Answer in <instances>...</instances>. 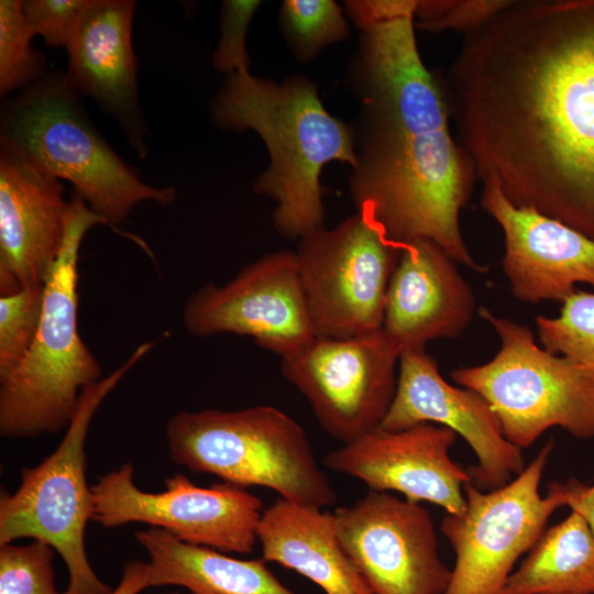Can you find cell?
<instances>
[{"instance_id":"obj_1","label":"cell","mask_w":594,"mask_h":594,"mask_svg":"<svg viewBox=\"0 0 594 594\" xmlns=\"http://www.w3.org/2000/svg\"><path fill=\"white\" fill-rule=\"evenodd\" d=\"M447 87L476 176L594 240V0H512Z\"/></svg>"},{"instance_id":"obj_2","label":"cell","mask_w":594,"mask_h":594,"mask_svg":"<svg viewBox=\"0 0 594 594\" xmlns=\"http://www.w3.org/2000/svg\"><path fill=\"white\" fill-rule=\"evenodd\" d=\"M417 0H362L350 18L361 31L350 80L361 103L356 165L349 189L356 211L395 244H438L455 263L471 255L460 228L477 177L450 130L443 86L428 70L415 35Z\"/></svg>"},{"instance_id":"obj_3","label":"cell","mask_w":594,"mask_h":594,"mask_svg":"<svg viewBox=\"0 0 594 594\" xmlns=\"http://www.w3.org/2000/svg\"><path fill=\"white\" fill-rule=\"evenodd\" d=\"M210 118L218 129L253 130L263 140L270 164L252 189L276 204L279 235L300 240L324 227L320 175L333 161L355 167V134L327 111L311 80L293 75L277 84L233 73L212 99Z\"/></svg>"},{"instance_id":"obj_4","label":"cell","mask_w":594,"mask_h":594,"mask_svg":"<svg viewBox=\"0 0 594 594\" xmlns=\"http://www.w3.org/2000/svg\"><path fill=\"white\" fill-rule=\"evenodd\" d=\"M0 148L57 179L73 184L88 207L119 234L117 226L144 201L170 205L176 190L145 184L109 145L85 111L66 73L48 72L4 100Z\"/></svg>"},{"instance_id":"obj_5","label":"cell","mask_w":594,"mask_h":594,"mask_svg":"<svg viewBox=\"0 0 594 594\" xmlns=\"http://www.w3.org/2000/svg\"><path fill=\"white\" fill-rule=\"evenodd\" d=\"M109 226L75 191L62 250L44 286L41 323L19 365L0 380V435L29 439L66 430L102 367L78 330V260L87 232Z\"/></svg>"},{"instance_id":"obj_6","label":"cell","mask_w":594,"mask_h":594,"mask_svg":"<svg viewBox=\"0 0 594 594\" xmlns=\"http://www.w3.org/2000/svg\"><path fill=\"white\" fill-rule=\"evenodd\" d=\"M173 462L240 486H263L286 501L323 508L337 493L302 427L280 409L254 406L174 415L166 428Z\"/></svg>"},{"instance_id":"obj_7","label":"cell","mask_w":594,"mask_h":594,"mask_svg":"<svg viewBox=\"0 0 594 594\" xmlns=\"http://www.w3.org/2000/svg\"><path fill=\"white\" fill-rule=\"evenodd\" d=\"M154 344H139L123 364L87 387L56 449L37 465L22 468L14 493L1 492L0 544L31 538L52 546L68 571L64 594L112 592L96 575L85 547L86 526L94 513V494L86 477V440L102 402Z\"/></svg>"},{"instance_id":"obj_8","label":"cell","mask_w":594,"mask_h":594,"mask_svg":"<svg viewBox=\"0 0 594 594\" xmlns=\"http://www.w3.org/2000/svg\"><path fill=\"white\" fill-rule=\"evenodd\" d=\"M479 315L498 336L499 350L488 362L454 369L450 376L490 403L505 438L519 449L552 427L578 439L594 438V378L566 358L539 348L525 324L483 306Z\"/></svg>"},{"instance_id":"obj_9","label":"cell","mask_w":594,"mask_h":594,"mask_svg":"<svg viewBox=\"0 0 594 594\" xmlns=\"http://www.w3.org/2000/svg\"><path fill=\"white\" fill-rule=\"evenodd\" d=\"M554 449L549 440L512 482L493 491L464 485L465 510L446 514L440 531L455 562L443 594H502L517 560L544 532L550 516L568 506L570 483L552 482L542 497L540 482Z\"/></svg>"},{"instance_id":"obj_10","label":"cell","mask_w":594,"mask_h":594,"mask_svg":"<svg viewBox=\"0 0 594 594\" xmlns=\"http://www.w3.org/2000/svg\"><path fill=\"white\" fill-rule=\"evenodd\" d=\"M300 283L316 338L346 339L382 329L402 246L356 211L299 240Z\"/></svg>"},{"instance_id":"obj_11","label":"cell","mask_w":594,"mask_h":594,"mask_svg":"<svg viewBox=\"0 0 594 594\" xmlns=\"http://www.w3.org/2000/svg\"><path fill=\"white\" fill-rule=\"evenodd\" d=\"M131 462L98 477L91 485V520L103 528L143 522L190 544L249 554L257 541L263 502L226 482L200 487L182 473L165 480L166 490L151 493L133 482Z\"/></svg>"},{"instance_id":"obj_12","label":"cell","mask_w":594,"mask_h":594,"mask_svg":"<svg viewBox=\"0 0 594 594\" xmlns=\"http://www.w3.org/2000/svg\"><path fill=\"white\" fill-rule=\"evenodd\" d=\"M398 351L382 330L315 338L282 360V373L308 400L320 427L342 444L376 429L396 393Z\"/></svg>"},{"instance_id":"obj_13","label":"cell","mask_w":594,"mask_h":594,"mask_svg":"<svg viewBox=\"0 0 594 594\" xmlns=\"http://www.w3.org/2000/svg\"><path fill=\"white\" fill-rule=\"evenodd\" d=\"M183 320L195 337H251L282 360L316 338L292 250L263 255L223 285H204L187 299Z\"/></svg>"},{"instance_id":"obj_14","label":"cell","mask_w":594,"mask_h":594,"mask_svg":"<svg viewBox=\"0 0 594 594\" xmlns=\"http://www.w3.org/2000/svg\"><path fill=\"white\" fill-rule=\"evenodd\" d=\"M339 540L373 594H443L451 570L439 556L430 513L369 491L334 513Z\"/></svg>"},{"instance_id":"obj_15","label":"cell","mask_w":594,"mask_h":594,"mask_svg":"<svg viewBox=\"0 0 594 594\" xmlns=\"http://www.w3.org/2000/svg\"><path fill=\"white\" fill-rule=\"evenodd\" d=\"M422 422L444 426L468 442L477 464L466 469L481 491L503 487L526 468L521 449L505 438L483 396L446 382L425 349L407 350L399 355L396 393L378 428L397 431Z\"/></svg>"},{"instance_id":"obj_16","label":"cell","mask_w":594,"mask_h":594,"mask_svg":"<svg viewBox=\"0 0 594 594\" xmlns=\"http://www.w3.org/2000/svg\"><path fill=\"white\" fill-rule=\"evenodd\" d=\"M455 440L453 430L431 422L397 431L376 428L328 453L324 464L363 482L369 491L397 492L408 502L461 515L471 477L450 457Z\"/></svg>"},{"instance_id":"obj_17","label":"cell","mask_w":594,"mask_h":594,"mask_svg":"<svg viewBox=\"0 0 594 594\" xmlns=\"http://www.w3.org/2000/svg\"><path fill=\"white\" fill-rule=\"evenodd\" d=\"M482 209L501 227L504 273L524 302L564 301L579 283L594 286V240L529 208L517 207L494 180H484Z\"/></svg>"},{"instance_id":"obj_18","label":"cell","mask_w":594,"mask_h":594,"mask_svg":"<svg viewBox=\"0 0 594 594\" xmlns=\"http://www.w3.org/2000/svg\"><path fill=\"white\" fill-rule=\"evenodd\" d=\"M68 210L61 179L0 148V296L45 285Z\"/></svg>"},{"instance_id":"obj_19","label":"cell","mask_w":594,"mask_h":594,"mask_svg":"<svg viewBox=\"0 0 594 594\" xmlns=\"http://www.w3.org/2000/svg\"><path fill=\"white\" fill-rule=\"evenodd\" d=\"M133 0H91L68 43L66 77L79 96L94 99L122 129L141 160L148 154L139 103L132 46Z\"/></svg>"},{"instance_id":"obj_20","label":"cell","mask_w":594,"mask_h":594,"mask_svg":"<svg viewBox=\"0 0 594 594\" xmlns=\"http://www.w3.org/2000/svg\"><path fill=\"white\" fill-rule=\"evenodd\" d=\"M474 310L470 285L438 244L419 239L402 246L381 329L399 355L436 339L459 337Z\"/></svg>"},{"instance_id":"obj_21","label":"cell","mask_w":594,"mask_h":594,"mask_svg":"<svg viewBox=\"0 0 594 594\" xmlns=\"http://www.w3.org/2000/svg\"><path fill=\"white\" fill-rule=\"evenodd\" d=\"M278 498L263 510L257 541L262 559L292 569L326 594H373L343 549L333 514Z\"/></svg>"},{"instance_id":"obj_22","label":"cell","mask_w":594,"mask_h":594,"mask_svg":"<svg viewBox=\"0 0 594 594\" xmlns=\"http://www.w3.org/2000/svg\"><path fill=\"white\" fill-rule=\"evenodd\" d=\"M134 537L150 557V586L177 585L191 594H294L262 558H232L154 527L139 530Z\"/></svg>"},{"instance_id":"obj_23","label":"cell","mask_w":594,"mask_h":594,"mask_svg":"<svg viewBox=\"0 0 594 594\" xmlns=\"http://www.w3.org/2000/svg\"><path fill=\"white\" fill-rule=\"evenodd\" d=\"M502 594H594V534L579 513L546 529Z\"/></svg>"},{"instance_id":"obj_24","label":"cell","mask_w":594,"mask_h":594,"mask_svg":"<svg viewBox=\"0 0 594 594\" xmlns=\"http://www.w3.org/2000/svg\"><path fill=\"white\" fill-rule=\"evenodd\" d=\"M561 304L558 317L536 318L539 342L594 378V293L575 289Z\"/></svg>"},{"instance_id":"obj_25","label":"cell","mask_w":594,"mask_h":594,"mask_svg":"<svg viewBox=\"0 0 594 594\" xmlns=\"http://www.w3.org/2000/svg\"><path fill=\"white\" fill-rule=\"evenodd\" d=\"M279 24L289 48L302 63L312 61L322 48L349 34L343 11L332 0H286Z\"/></svg>"},{"instance_id":"obj_26","label":"cell","mask_w":594,"mask_h":594,"mask_svg":"<svg viewBox=\"0 0 594 594\" xmlns=\"http://www.w3.org/2000/svg\"><path fill=\"white\" fill-rule=\"evenodd\" d=\"M21 0L0 1V95L21 91L50 70L44 55L32 45Z\"/></svg>"},{"instance_id":"obj_27","label":"cell","mask_w":594,"mask_h":594,"mask_svg":"<svg viewBox=\"0 0 594 594\" xmlns=\"http://www.w3.org/2000/svg\"><path fill=\"white\" fill-rule=\"evenodd\" d=\"M44 286L0 296V380L19 365L35 339L43 312Z\"/></svg>"},{"instance_id":"obj_28","label":"cell","mask_w":594,"mask_h":594,"mask_svg":"<svg viewBox=\"0 0 594 594\" xmlns=\"http://www.w3.org/2000/svg\"><path fill=\"white\" fill-rule=\"evenodd\" d=\"M55 552L38 540L0 544V594H59L54 580Z\"/></svg>"},{"instance_id":"obj_29","label":"cell","mask_w":594,"mask_h":594,"mask_svg":"<svg viewBox=\"0 0 594 594\" xmlns=\"http://www.w3.org/2000/svg\"><path fill=\"white\" fill-rule=\"evenodd\" d=\"M512 0H417L415 23L427 32L451 30L465 35L490 22Z\"/></svg>"},{"instance_id":"obj_30","label":"cell","mask_w":594,"mask_h":594,"mask_svg":"<svg viewBox=\"0 0 594 594\" xmlns=\"http://www.w3.org/2000/svg\"><path fill=\"white\" fill-rule=\"evenodd\" d=\"M261 6L255 0H226L221 4V35L212 55L215 68L227 76L249 70L245 40L251 20Z\"/></svg>"},{"instance_id":"obj_31","label":"cell","mask_w":594,"mask_h":594,"mask_svg":"<svg viewBox=\"0 0 594 594\" xmlns=\"http://www.w3.org/2000/svg\"><path fill=\"white\" fill-rule=\"evenodd\" d=\"M91 0H24L22 12L32 34L52 48H66Z\"/></svg>"},{"instance_id":"obj_32","label":"cell","mask_w":594,"mask_h":594,"mask_svg":"<svg viewBox=\"0 0 594 594\" xmlns=\"http://www.w3.org/2000/svg\"><path fill=\"white\" fill-rule=\"evenodd\" d=\"M147 587H150L148 563L139 560L130 561L124 564L121 581L110 594H140Z\"/></svg>"},{"instance_id":"obj_33","label":"cell","mask_w":594,"mask_h":594,"mask_svg":"<svg viewBox=\"0 0 594 594\" xmlns=\"http://www.w3.org/2000/svg\"><path fill=\"white\" fill-rule=\"evenodd\" d=\"M570 497L568 507L584 517L594 534V485H586L570 479Z\"/></svg>"}]
</instances>
